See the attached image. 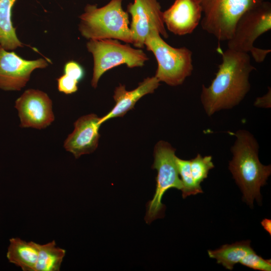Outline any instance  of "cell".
I'll list each match as a JSON object with an SVG mask.
<instances>
[{
	"instance_id": "cell-23",
	"label": "cell",
	"mask_w": 271,
	"mask_h": 271,
	"mask_svg": "<svg viewBox=\"0 0 271 271\" xmlns=\"http://www.w3.org/2000/svg\"><path fill=\"white\" fill-rule=\"evenodd\" d=\"M270 101V89L268 90V92L263 96L256 99L255 104L257 105L267 106H269V101Z\"/></svg>"
},
{
	"instance_id": "cell-18",
	"label": "cell",
	"mask_w": 271,
	"mask_h": 271,
	"mask_svg": "<svg viewBox=\"0 0 271 271\" xmlns=\"http://www.w3.org/2000/svg\"><path fill=\"white\" fill-rule=\"evenodd\" d=\"M65 254L66 250L57 246L55 240L39 244L35 271H59Z\"/></svg>"
},
{
	"instance_id": "cell-22",
	"label": "cell",
	"mask_w": 271,
	"mask_h": 271,
	"mask_svg": "<svg viewBox=\"0 0 271 271\" xmlns=\"http://www.w3.org/2000/svg\"><path fill=\"white\" fill-rule=\"evenodd\" d=\"M64 72L77 81H80L84 76V70L83 67L77 62L74 61L67 62L64 65Z\"/></svg>"
},
{
	"instance_id": "cell-5",
	"label": "cell",
	"mask_w": 271,
	"mask_h": 271,
	"mask_svg": "<svg viewBox=\"0 0 271 271\" xmlns=\"http://www.w3.org/2000/svg\"><path fill=\"white\" fill-rule=\"evenodd\" d=\"M271 29V4L264 1L243 13L237 20L232 37L227 41L228 49L250 53L255 61L262 62L270 49L254 46L255 40Z\"/></svg>"
},
{
	"instance_id": "cell-15",
	"label": "cell",
	"mask_w": 271,
	"mask_h": 271,
	"mask_svg": "<svg viewBox=\"0 0 271 271\" xmlns=\"http://www.w3.org/2000/svg\"><path fill=\"white\" fill-rule=\"evenodd\" d=\"M39 250V243L19 237L12 238L7 257L10 262L20 267L23 271H35Z\"/></svg>"
},
{
	"instance_id": "cell-17",
	"label": "cell",
	"mask_w": 271,
	"mask_h": 271,
	"mask_svg": "<svg viewBox=\"0 0 271 271\" xmlns=\"http://www.w3.org/2000/svg\"><path fill=\"white\" fill-rule=\"evenodd\" d=\"M17 0H0V46L7 50L23 47L12 21V9Z\"/></svg>"
},
{
	"instance_id": "cell-24",
	"label": "cell",
	"mask_w": 271,
	"mask_h": 271,
	"mask_svg": "<svg viewBox=\"0 0 271 271\" xmlns=\"http://www.w3.org/2000/svg\"><path fill=\"white\" fill-rule=\"evenodd\" d=\"M262 226L264 229L268 232L269 234H271V220L268 219H264L261 222Z\"/></svg>"
},
{
	"instance_id": "cell-14",
	"label": "cell",
	"mask_w": 271,
	"mask_h": 271,
	"mask_svg": "<svg viewBox=\"0 0 271 271\" xmlns=\"http://www.w3.org/2000/svg\"><path fill=\"white\" fill-rule=\"evenodd\" d=\"M160 82L155 76L147 77L139 83L136 88L130 91L126 90L125 85L120 84L114 91L115 105L107 114L101 117V122L103 123L110 118L124 116L134 107L140 98L153 93L159 86Z\"/></svg>"
},
{
	"instance_id": "cell-6",
	"label": "cell",
	"mask_w": 271,
	"mask_h": 271,
	"mask_svg": "<svg viewBox=\"0 0 271 271\" xmlns=\"http://www.w3.org/2000/svg\"><path fill=\"white\" fill-rule=\"evenodd\" d=\"M93 57L91 84L95 88L101 76L107 71L121 64L129 68L143 67L149 58L141 49L113 39H90L86 44Z\"/></svg>"
},
{
	"instance_id": "cell-8",
	"label": "cell",
	"mask_w": 271,
	"mask_h": 271,
	"mask_svg": "<svg viewBox=\"0 0 271 271\" xmlns=\"http://www.w3.org/2000/svg\"><path fill=\"white\" fill-rule=\"evenodd\" d=\"M175 149L169 143L160 141L155 147L152 168L157 171L156 188L153 199L147 205L145 221L150 223L164 216L165 206L162 203L165 193L171 188L181 190L183 185L179 177Z\"/></svg>"
},
{
	"instance_id": "cell-10",
	"label": "cell",
	"mask_w": 271,
	"mask_h": 271,
	"mask_svg": "<svg viewBox=\"0 0 271 271\" xmlns=\"http://www.w3.org/2000/svg\"><path fill=\"white\" fill-rule=\"evenodd\" d=\"M21 127L43 129L54 121L52 102L45 92L33 89L26 90L15 102Z\"/></svg>"
},
{
	"instance_id": "cell-2",
	"label": "cell",
	"mask_w": 271,
	"mask_h": 271,
	"mask_svg": "<svg viewBox=\"0 0 271 271\" xmlns=\"http://www.w3.org/2000/svg\"><path fill=\"white\" fill-rule=\"evenodd\" d=\"M234 135L236 140L231 148L233 157L228 168L243 193L244 200L252 206L254 199L258 202L261 200L260 189L266 183L271 166L260 162L258 144L251 133L241 129Z\"/></svg>"
},
{
	"instance_id": "cell-4",
	"label": "cell",
	"mask_w": 271,
	"mask_h": 271,
	"mask_svg": "<svg viewBox=\"0 0 271 271\" xmlns=\"http://www.w3.org/2000/svg\"><path fill=\"white\" fill-rule=\"evenodd\" d=\"M145 46L155 56L158 68L155 76L160 82L176 86L182 84L191 75L193 53L188 48L170 46L155 30L150 32L147 37Z\"/></svg>"
},
{
	"instance_id": "cell-13",
	"label": "cell",
	"mask_w": 271,
	"mask_h": 271,
	"mask_svg": "<svg viewBox=\"0 0 271 271\" xmlns=\"http://www.w3.org/2000/svg\"><path fill=\"white\" fill-rule=\"evenodd\" d=\"M202 16V8L198 0H175L162 14L165 26L178 36L191 34L200 23Z\"/></svg>"
},
{
	"instance_id": "cell-7",
	"label": "cell",
	"mask_w": 271,
	"mask_h": 271,
	"mask_svg": "<svg viewBox=\"0 0 271 271\" xmlns=\"http://www.w3.org/2000/svg\"><path fill=\"white\" fill-rule=\"evenodd\" d=\"M202 10V29L220 41L232 36L235 24L246 11L264 0H198Z\"/></svg>"
},
{
	"instance_id": "cell-21",
	"label": "cell",
	"mask_w": 271,
	"mask_h": 271,
	"mask_svg": "<svg viewBox=\"0 0 271 271\" xmlns=\"http://www.w3.org/2000/svg\"><path fill=\"white\" fill-rule=\"evenodd\" d=\"M58 89L66 94H70L78 90V81L71 77L64 74L57 79Z\"/></svg>"
},
{
	"instance_id": "cell-3",
	"label": "cell",
	"mask_w": 271,
	"mask_h": 271,
	"mask_svg": "<svg viewBox=\"0 0 271 271\" xmlns=\"http://www.w3.org/2000/svg\"><path fill=\"white\" fill-rule=\"evenodd\" d=\"M122 0H110L98 8L87 5L80 16L79 30L87 39H113L132 43L128 13L122 8Z\"/></svg>"
},
{
	"instance_id": "cell-9",
	"label": "cell",
	"mask_w": 271,
	"mask_h": 271,
	"mask_svg": "<svg viewBox=\"0 0 271 271\" xmlns=\"http://www.w3.org/2000/svg\"><path fill=\"white\" fill-rule=\"evenodd\" d=\"M126 12L131 17L129 27L131 44L134 47L143 48L147 37L153 30L158 31L164 38H168L158 0H134L127 5Z\"/></svg>"
},
{
	"instance_id": "cell-16",
	"label": "cell",
	"mask_w": 271,
	"mask_h": 271,
	"mask_svg": "<svg viewBox=\"0 0 271 271\" xmlns=\"http://www.w3.org/2000/svg\"><path fill=\"white\" fill-rule=\"evenodd\" d=\"M250 242L249 240H246L224 244L217 249L208 250V254L210 258L216 259L218 263L232 270L235 264H242L248 255L254 251Z\"/></svg>"
},
{
	"instance_id": "cell-20",
	"label": "cell",
	"mask_w": 271,
	"mask_h": 271,
	"mask_svg": "<svg viewBox=\"0 0 271 271\" xmlns=\"http://www.w3.org/2000/svg\"><path fill=\"white\" fill-rule=\"evenodd\" d=\"M190 162L194 182L197 186L201 187V183L207 177L209 170L214 167L212 157H202L198 154L195 158L190 160Z\"/></svg>"
},
{
	"instance_id": "cell-12",
	"label": "cell",
	"mask_w": 271,
	"mask_h": 271,
	"mask_svg": "<svg viewBox=\"0 0 271 271\" xmlns=\"http://www.w3.org/2000/svg\"><path fill=\"white\" fill-rule=\"evenodd\" d=\"M102 123L101 117L95 114L81 116L74 122V130L65 140L64 148L76 159L93 152L98 147Z\"/></svg>"
},
{
	"instance_id": "cell-11",
	"label": "cell",
	"mask_w": 271,
	"mask_h": 271,
	"mask_svg": "<svg viewBox=\"0 0 271 271\" xmlns=\"http://www.w3.org/2000/svg\"><path fill=\"white\" fill-rule=\"evenodd\" d=\"M47 66L48 63L44 59L25 60L15 52L0 46V88L6 91L20 90L25 86L35 69Z\"/></svg>"
},
{
	"instance_id": "cell-19",
	"label": "cell",
	"mask_w": 271,
	"mask_h": 271,
	"mask_svg": "<svg viewBox=\"0 0 271 271\" xmlns=\"http://www.w3.org/2000/svg\"><path fill=\"white\" fill-rule=\"evenodd\" d=\"M176 161L183 185L181 190L183 198H185L190 195L203 193L201 187L197 186L194 182L190 169V160H183L176 157Z\"/></svg>"
},
{
	"instance_id": "cell-1",
	"label": "cell",
	"mask_w": 271,
	"mask_h": 271,
	"mask_svg": "<svg viewBox=\"0 0 271 271\" xmlns=\"http://www.w3.org/2000/svg\"><path fill=\"white\" fill-rule=\"evenodd\" d=\"M222 62L210 85L202 86L201 101L210 116L221 109L238 105L250 90L249 78L255 68L248 54L227 49L221 52Z\"/></svg>"
}]
</instances>
